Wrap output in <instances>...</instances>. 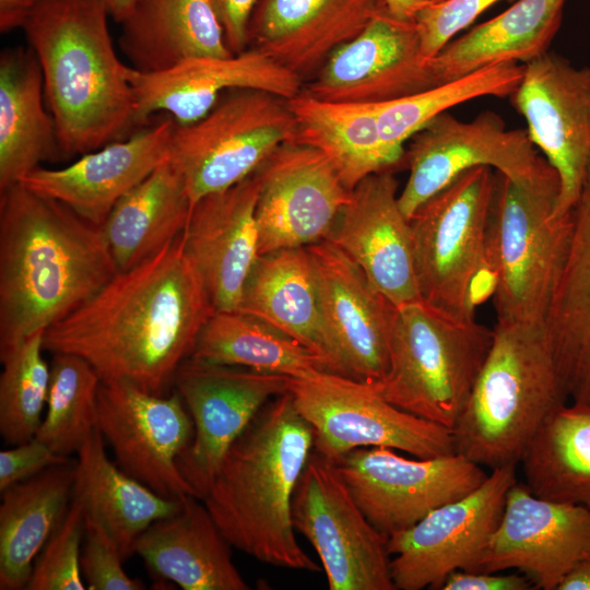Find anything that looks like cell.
Returning a JSON list of instances; mask_svg holds the SVG:
<instances>
[{"instance_id": "f907efd6", "label": "cell", "mask_w": 590, "mask_h": 590, "mask_svg": "<svg viewBox=\"0 0 590 590\" xmlns=\"http://www.w3.org/2000/svg\"><path fill=\"white\" fill-rule=\"evenodd\" d=\"M388 9L396 15L412 19L414 13L427 3L418 0H386Z\"/></svg>"}, {"instance_id": "4fadbf2b", "label": "cell", "mask_w": 590, "mask_h": 590, "mask_svg": "<svg viewBox=\"0 0 590 590\" xmlns=\"http://www.w3.org/2000/svg\"><path fill=\"white\" fill-rule=\"evenodd\" d=\"M517 464L495 468L461 498L444 504L388 539L390 571L399 590L441 589L456 570L476 571L517 483Z\"/></svg>"}, {"instance_id": "7a4b0ae2", "label": "cell", "mask_w": 590, "mask_h": 590, "mask_svg": "<svg viewBox=\"0 0 590 590\" xmlns=\"http://www.w3.org/2000/svg\"><path fill=\"white\" fill-rule=\"evenodd\" d=\"M117 272L103 226L22 184L0 191V353L70 315Z\"/></svg>"}, {"instance_id": "4316f807", "label": "cell", "mask_w": 590, "mask_h": 590, "mask_svg": "<svg viewBox=\"0 0 590 590\" xmlns=\"http://www.w3.org/2000/svg\"><path fill=\"white\" fill-rule=\"evenodd\" d=\"M231 547L203 502L187 495L173 514L148 527L135 553L152 575L184 590H248Z\"/></svg>"}, {"instance_id": "f1b7e54d", "label": "cell", "mask_w": 590, "mask_h": 590, "mask_svg": "<svg viewBox=\"0 0 590 590\" xmlns=\"http://www.w3.org/2000/svg\"><path fill=\"white\" fill-rule=\"evenodd\" d=\"M544 329L567 401L590 406L589 179L573 210L570 243Z\"/></svg>"}, {"instance_id": "ee69618b", "label": "cell", "mask_w": 590, "mask_h": 590, "mask_svg": "<svg viewBox=\"0 0 590 590\" xmlns=\"http://www.w3.org/2000/svg\"><path fill=\"white\" fill-rule=\"evenodd\" d=\"M500 0H444L420 8L413 15L422 51L434 58L452 38Z\"/></svg>"}, {"instance_id": "7bdbcfd3", "label": "cell", "mask_w": 590, "mask_h": 590, "mask_svg": "<svg viewBox=\"0 0 590 590\" xmlns=\"http://www.w3.org/2000/svg\"><path fill=\"white\" fill-rule=\"evenodd\" d=\"M120 550L115 540L95 520L85 517L81 548V571L90 590H141L144 585L123 569Z\"/></svg>"}, {"instance_id": "d590c367", "label": "cell", "mask_w": 590, "mask_h": 590, "mask_svg": "<svg viewBox=\"0 0 590 590\" xmlns=\"http://www.w3.org/2000/svg\"><path fill=\"white\" fill-rule=\"evenodd\" d=\"M191 209L185 179L168 158L123 196L103 224L118 271L135 267L179 237Z\"/></svg>"}, {"instance_id": "ab89813d", "label": "cell", "mask_w": 590, "mask_h": 590, "mask_svg": "<svg viewBox=\"0 0 590 590\" xmlns=\"http://www.w3.org/2000/svg\"><path fill=\"white\" fill-rule=\"evenodd\" d=\"M102 379L85 359L54 353L47 411L35 438L55 453L78 452L97 428V394Z\"/></svg>"}, {"instance_id": "816d5d0a", "label": "cell", "mask_w": 590, "mask_h": 590, "mask_svg": "<svg viewBox=\"0 0 590 590\" xmlns=\"http://www.w3.org/2000/svg\"><path fill=\"white\" fill-rule=\"evenodd\" d=\"M109 15L118 23L128 15L135 0H102Z\"/></svg>"}, {"instance_id": "7402d4cb", "label": "cell", "mask_w": 590, "mask_h": 590, "mask_svg": "<svg viewBox=\"0 0 590 590\" xmlns=\"http://www.w3.org/2000/svg\"><path fill=\"white\" fill-rule=\"evenodd\" d=\"M130 80L141 128L157 111L168 113L177 125L196 122L228 90H260L284 99L303 91L299 76L256 48L229 57L187 59L161 72L143 73L132 68Z\"/></svg>"}, {"instance_id": "681fc988", "label": "cell", "mask_w": 590, "mask_h": 590, "mask_svg": "<svg viewBox=\"0 0 590 590\" xmlns=\"http://www.w3.org/2000/svg\"><path fill=\"white\" fill-rule=\"evenodd\" d=\"M557 590H590V555L574 567Z\"/></svg>"}, {"instance_id": "8fae6325", "label": "cell", "mask_w": 590, "mask_h": 590, "mask_svg": "<svg viewBox=\"0 0 590 590\" xmlns=\"http://www.w3.org/2000/svg\"><path fill=\"white\" fill-rule=\"evenodd\" d=\"M292 518L315 548L330 590H396L389 536L365 517L335 463L315 450L296 485Z\"/></svg>"}, {"instance_id": "e575fe53", "label": "cell", "mask_w": 590, "mask_h": 590, "mask_svg": "<svg viewBox=\"0 0 590 590\" xmlns=\"http://www.w3.org/2000/svg\"><path fill=\"white\" fill-rule=\"evenodd\" d=\"M287 104L296 123L294 142L324 154L349 190L403 163L381 141L376 105L327 102L305 91Z\"/></svg>"}, {"instance_id": "836d02e7", "label": "cell", "mask_w": 590, "mask_h": 590, "mask_svg": "<svg viewBox=\"0 0 590 590\" xmlns=\"http://www.w3.org/2000/svg\"><path fill=\"white\" fill-rule=\"evenodd\" d=\"M566 0H517L495 17L447 44L432 58L437 84L484 67L528 63L547 52Z\"/></svg>"}, {"instance_id": "9a60e30c", "label": "cell", "mask_w": 590, "mask_h": 590, "mask_svg": "<svg viewBox=\"0 0 590 590\" xmlns=\"http://www.w3.org/2000/svg\"><path fill=\"white\" fill-rule=\"evenodd\" d=\"M291 377L186 358L174 378L193 423L178 458L182 476L202 499L232 444L271 400L288 392Z\"/></svg>"}, {"instance_id": "7dc6e473", "label": "cell", "mask_w": 590, "mask_h": 590, "mask_svg": "<svg viewBox=\"0 0 590 590\" xmlns=\"http://www.w3.org/2000/svg\"><path fill=\"white\" fill-rule=\"evenodd\" d=\"M224 28L228 48L233 54L248 48L247 28L258 0H212Z\"/></svg>"}, {"instance_id": "3957f363", "label": "cell", "mask_w": 590, "mask_h": 590, "mask_svg": "<svg viewBox=\"0 0 590 590\" xmlns=\"http://www.w3.org/2000/svg\"><path fill=\"white\" fill-rule=\"evenodd\" d=\"M314 430L290 392L268 402L225 453L201 499L229 544L272 566L317 573L292 518Z\"/></svg>"}, {"instance_id": "d6a6232c", "label": "cell", "mask_w": 590, "mask_h": 590, "mask_svg": "<svg viewBox=\"0 0 590 590\" xmlns=\"http://www.w3.org/2000/svg\"><path fill=\"white\" fill-rule=\"evenodd\" d=\"M74 464L50 467L1 492V590L26 588L37 556L72 502Z\"/></svg>"}, {"instance_id": "cb8c5ba5", "label": "cell", "mask_w": 590, "mask_h": 590, "mask_svg": "<svg viewBox=\"0 0 590 590\" xmlns=\"http://www.w3.org/2000/svg\"><path fill=\"white\" fill-rule=\"evenodd\" d=\"M174 126L173 118L164 119L63 168L39 166L20 184L103 226L117 202L169 158Z\"/></svg>"}, {"instance_id": "30bf717a", "label": "cell", "mask_w": 590, "mask_h": 590, "mask_svg": "<svg viewBox=\"0 0 590 590\" xmlns=\"http://www.w3.org/2000/svg\"><path fill=\"white\" fill-rule=\"evenodd\" d=\"M288 392L314 430V450L333 462L369 447H387L415 458L457 452L452 429L391 404L366 382L319 371L291 377Z\"/></svg>"}, {"instance_id": "52a82bcc", "label": "cell", "mask_w": 590, "mask_h": 590, "mask_svg": "<svg viewBox=\"0 0 590 590\" xmlns=\"http://www.w3.org/2000/svg\"><path fill=\"white\" fill-rule=\"evenodd\" d=\"M493 330L424 300L396 307L389 367L368 384L391 404L452 429L488 354Z\"/></svg>"}, {"instance_id": "9c48e42d", "label": "cell", "mask_w": 590, "mask_h": 590, "mask_svg": "<svg viewBox=\"0 0 590 590\" xmlns=\"http://www.w3.org/2000/svg\"><path fill=\"white\" fill-rule=\"evenodd\" d=\"M295 135L287 99L266 91L234 88L198 121L175 122L169 161L182 175L193 205L249 177Z\"/></svg>"}, {"instance_id": "db71d44e", "label": "cell", "mask_w": 590, "mask_h": 590, "mask_svg": "<svg viewBox=\"0 0 590 590\" xmlns=\"http://www.w3.org/2000/svg\"><path fill=\"white\" fill-rule=\"evenodd\" d=\"M586 179H589L590 180V161H589V165H588V172H587V177Z\"/></svg>"}, {"instance_id": "d4e9b609", "label": "cell", "mask_w": 590, "mask_h": 590, "mask_svg": "<svg viewBox=\"0 0 590 590\" xmlns=\"http://www.w3.org/2000/svg\"><path fill=\"white\" fill-rule=\"evenodd\" d=\"M258 180L253 174L198 200L182 233L215 310H237L259 251L256 219Z\"/></svg>"}, {"instance_id": "f5cc1de1", "label": "cell", "mask_w": 590, "mask_h": 590, "mask_svg": "<svg viewBox=\"0 0 590 590\" xmlns=\"http://www.w3.org/2000/svg\"><path fill=\"white\" fill-rule=\"evenodd\" d=\"M418 1L428 4V3H438V2H441V1H444V0H418Z\"/></svg>"}, {"instance_id": "603a6c76", "label": "cell", "mask_w": 590, "mask_h": 590, "mask_svg": "<svg viewBox=\"0 0 590 590\" xmlns=\"http://www.w3.org/2000/svg\"><path fill=\"white\" fill-rule=\"evenodd\" d=\"M327 240L349 256L396 307L423 300L410 220L400 208L392 170L369 175L352 190Z\"/></svg>"}, {"instance_id": "ba28073f", "label": "cell", "mask_w": 590, "mask_h": 590, "mask_svg": "<svg viewBox=\"0 0 590 590\" xmlns=\"http://www.w3.org/2000/svg\"><path fill=\"white\" fill-rule=\"evenodd\" d=\"M494 184L489 167L467 170L410 219L422 299L461 319L474 318L479 275H492L485 247Z\"/></svg>"}, {"instance_id": "5bb4252c", "label": "cell", "mask_w": 590, "mask_h": 590, "mask_svg": "<svg viewBox=\"0 0 590 590\" xmlns=\"http://www.w3.org/2000/svg\"><path fill=\"white\" fill-rule=\"evenodd\" d=\"M334 463L365 517L388 536L469 494L488 475L458 452L411 459L391 448L369 447L354 449Z\"/></svg>"}, {"instance_id": "74e56055", "label": "cell", "mask_w": 590, "mask_h": 590, "mask_svg": "<svg viewBox=\"0 0 590 590\" xmlns=\"http://www.w3.org/2000/svg\"><path fill=\"white\" fill-rule=\"evenodd\" d=\"M190 357L292 378L330 371L302 343L240 310H215L201 328Z\"/></svg>"}, {"instance_id": "b9f144b4", "label": "cell", "mask_w": 590, "mask_h": 590, "mask_svg": "<svg viewBox=\"0 0 590 590\" xmlns=\"http://www.w3.org/2000/svg\"><path fill=\"white\" fill-rule=\"evenodd\" d=\"M84 530V512L72 500L62 522L37 556L25 589H86L80 564Z\"/></svg>"}, {"instance_id": "1f68e13d", "label": "cell", "mask_w": 590, "mask_h": 590, "mask_svg": "<svg viewBox=\"0 0 590 590\" xmlns=\"http://www.w3.org/2000/svg\"><path fill=\"white\" fill-rule=\"evenodd\" d=\"M76 455L72 500L104 527L127 560L148 527L173 514L180 498L162 497L125 473L107 457L97 428Z\"/></svg>"}, {"instance_id": "4dcf8cb0", "label": "cell", "mask_w": 590, "mask_h": 590, "mask_svg": "<svg viewBox=\"0 0 590 590\" xmlns=\"http://www.w3.org/2000/svg\"><path fill=\"white\" fill-rule=\"evenodd\" d=\"M44 78L32 47L0 55V191L43 162L64 161L55 119L44 105Z\"/></svg>"}, {"instance_id": "bcb514c9", "label": "cell", "mask_w": 590, "mask_h": 590, "mask_svg": "<svg viewBox=\"0 0 590 590\" xmlns=\"http://www.w3.org/2000/svg\"><path fill=\"white\" fill-rule=\"evenodd\" d=\"M534 583L519 574L498 575L497 573L456 570L442 585V590H529Z\"/></svg>"}, {"instance_id": "8992f818", "label": "cell", "mask_w": 590, "mask_h": 590, "mask_svg": "<svg viewBox=\"0 0 590 590\" xmlns=\"http://www.w3.org/2000/svg\"><path fill=\"white\" fill-rule=\"evenodd\" d=\"M495 173L485 259L497 322L544 323L567 256L573 211L555 213V169L529 180Z\"/></svg>"}, {"instance_id": "44dd1931", "label": "cell", "mask_w": 590, "mask_h": 590, "mask_svg": "<svg viewBox=\"0 0 590 590\" xmlns=\"http://www.w3.org/2000/svg\"><path fill=\"white\" fill-rule=\"evenodd\" d=\"M306 248L315 266L323 320L340 375L366 384L380 380L389 367L396 306L330 240Z\"/></svg>"}, {"instance_id": "d6986e66", "label": "cell", "mask_w": 590, "mask_h": 590, "mask_svg": "<svg viewBox=\"0 0 590 590\" xmlns=\"http://www.w3.org/2000/svg\"><path fill=\"white\" fill-rule=\"evenodd\" d=\"M436 84L413 19L398 16L385 5L328 58L304 91L327 102L381 105Z\"/></svg>"}, {"instance_id": "5b68a950", "label": "cell", "mask_w": 590, "mask_h": 590, "mask_svg": "<svg viewBox=\"0 0 590 590\" xmlns=\"http://www.w3.org/2000/svg\"><path fill=\"white\" fill-rule=\"evenodd\" d=\"M567 402L544 323L497 322L471 396L452 428L456 450L491 470L518 464L545 417Z\"/></svg>"}, {"instance_id": "ffe728a7", "label": "cell", "mask_w": 590, "mask_h": 590, "mask_svg": "<svg viewBox=\"0 0 590 590\" xmlns=\"http://www.w3.org/2000/svg\"><path fill=\"white\" fill-rule=\"evenodd\" d=\"M590 555V509L540 498L521 483L509 489L497 529L476 571L517 569L543 590H557Z\"/></svg>"}, {"instance_id": "f546056e", "label": "cell", "mask_w": 590, "mask_h": 590, "mask_svg": "<svg viewBox=\"0 0 590 590\" xmlns=\"http://www.w3.org/2000/svg\"><path fill=\"white\" fill-rule=\"evenodd\" d=\"M120 24V49L139 72L234 55L212 0H135Z\"/></svg>"}, {"instance_id": "6da1fadb", "label": "cell", "mask_w": 590, "mask_h": 590, "mask_svg": "<svg viewBox=\"0 0 590 590\" xmlns=\"http://www.w3.org/2000/svg\"><path fill=\"white\" fill-rule=\"evenodd\" d=\"M214 311L181 234L145 261L118 271L86 303L48 327L44 349L85 359L102 381H127L167 396Z\"/></svg>"}, {"instance_id": "f35d334b", "label": "cell", "mask_w": 590, "mask_h": 590, "mask_svg": "<svg viewBox=\"0 0 590 590\" xmlns=\"http://www.w3.org/2000/svg\"><path fill=\"white\" fill-rule=\"evenodd\" d=\"M523 74L516 62L481 68L451 81L381 105L377 121L385 148L404 163V144L435 117L459 104L483 96H511Z\"/></svg>"}, {"instance_id": "e0dca14e", "label": "cell", "mask_w": 590, "mask_h": 590, "mask_svg": "<svg viewBox=\"0 0 590 590\" xmlns=\"http://www.w3.org/2000/svg\"><path fill=\"white\" fill-rule=\"evenodd\" d=\"M511 97L527 121L531 142L558 175L555 213L568 215L580 197L590 161V68H577L547 51L523 64Z\"/></svg>"}, {"instance_id": "83f0119b", "label": "cell", "mask_w": 590, "mask_h": 590, "mask_svg": "<svg viewBox=\"0 0 590 590\" xmlns=\"http://www.w3.org/2000/svg\"><path fill=\"white\" fill-rule=\"evenodd\" d=\"M295 339L340 375L320 302L317 274L306 247L260 255L244 286L238 309Z\"/></svg>"}, {"instance_id": "8d00e7d4", "label": "cell", "mask_w": 590, "mask_h": 590, "mask_svg": "<svg viewBox=\"0 0 590 590\" xmlns=\"http://www.w3.org/2000/svg\"><path fill=\"white\" fill-rule=\"evenodd\" d=\"M519 462L535 496L590 509V406L567 402L555 409Z\"/></svg>"}, {"instance_id": "7c38bea8", "label": "cell", "mask_w": 590, "mask_h": 590, "mask_svg": "<svg viewBox=\"0 0 590 590\" xmlns=\"http://www.w3.org/2000/svg\"><path fill=\"white\" fill-rule=\"evenodd\" d=\"M405 150L408 180L399 204L410 220L416 210L458 176L486 166L517 180L541 177L554 169L540 156L527 130L507 129L493 111L471 121L444 113L418 130Z\"/></svg>"}, {"instance_id": "ac0fdd59", "label": "cell", "mask_w": 590, "mask_h": 590, "mask_svg": "<svg viewBox=\"0 0 590 590\" xmlns=\"http://www.w3.org/2000/svg\"><path fill=\"white\" fill-rule=\"evenodd\" d=\"M255 175L260 255L327 240L351 199L327 156L296 142L279 146Z\"/></svg>"}, {"instance_id": "277c9868", "label": "cell", "mask_w": 590, "mask_h": 590, "mask_svg": "<svg viewBox=\"0 0 590 590\" xmlns=\"http://www.w3.org/2000/svg\"><path fill=\"white\" fill-rule=\"evenodd\" d=\"M102 0H43L24 26L44 78L66 161L143 129L130 80L118 58Z\"/></svg>"}, {"instance_id": "c3c4849f", "label": "cell", "mask_w": 590, "mask_h": 590, "mask_svg": "<svg viewBox=\"0 0 590 590\" xmlns=\"http://www.w3.org/2000/svg\"><path fill=\"white\" fill-rule=\"evenodd\" d=\"M43 0H0V32L23 27Z\"/></svg>"}, {"instance_id": "2e32d148", "label": "cell", "mask_w": 590, "mask_h": 590, "mask_svg": "<svg viewBox=\"0 0 590 590\" xmlns=\"http://www.w3.org/2000/svg\"><path fill=\"white\" fill-rule=\"evenodd\" d=\"M97 429L129 476L165 498L197 496L178 468L193 423L176 390L155 396L127 381H102Z\"/></svg>"}, {"instance_id": "f6af8a7d", "label": "cell", "mask_w": 590, "mask_h": 590, "mask_svg": "<svg viewBox=\"0 0 590 590\" xmlns=\"http://www.w3.org/2000/svg\"><path fill=\"white\" fill-rule=\"evenodd\" d=\"M70 457L55 453L35 437L0 451V492L15 483L59 464L70 463Z\"/></svg>"}, {"instance_id": "60d3db41", "label": "cell", "mask_w": 590, "mask_h": 590, "mask_svg": "<svg viewBox=\"0 0 590 590\" xmlns=\"http://www.w3.org/2000/svg\"><path fill=\"white\" fill-rule=\"evenodd\" d=\"M44 334L34 332L0 353V433L13 446L34 438L43 421L50 382Z\"/></svg>"}, {"instance_id": "484cf974", "label": "cell", "mask_w": 590, "mask_h": 590, "mask_svg": "<svg viewBox=\"0 0 590 590\" xmlns=\"http://www.w3.org/2000/svg\"><path fill=\"white\" fill-rule=\"evenodd\" d=\"M385 5L386 0H258L248 22V48L303 82L311 80Z\"/></svg>"}]
</instances>
